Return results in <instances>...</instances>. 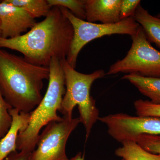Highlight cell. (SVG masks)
Listing matches in <instances>:
<instances>
[{
	"instance_id": "6da1fadb",
	"label": "cell",
	"mask_w": 160,
	"mask_h": 160,
	"mask_svg": "<svg viewBox=\"0 0 160 160\" xmlns=\"http://www.w3.org/2000/svg\"><path fill=\"white\" fill-rule=\"evenodd\" d=\"M74 31L70 21L62 8L52 7L42 22L18 37L0 38V48L16 50L22 53L29 62L49 67L52 59L66 58Z\"/></svg>"
},
{
	"instance_id": "7a4b0ae2",
	"label": "cell",
	"mask_w": 160,
	"mask_h": 160,
	"mask_svg": "<svg viewBox=\"0 0 160 160\" xmlns=\"http://www.w3.org/2000/svg\"><path fill=\"white\" fill-rule=\"evenodd\" d=\"M49 67L37 66L0 48V92L12 108L29 113L42 101Z\"/></svg>"
},
{
	"instance_id": "3957f363",
	"label": "cell",
	"mask_w": 160,
	"mask_h": 160,
	"mask_svg": "<svg viewBox=\"0 0 160 160\" xmlns=\"http://www.w3.org/2000/svg\"><path fill=\"white\" fill-rule=\"evenodd\" d=\"M49 68L47 91L39 105L30 112L28 125L19 132L16 142L18 151L32 152L36 147L41 129L52 122L62 119L58 114L66 92L65 75L61 60L52 58Z\"/></svg>"
},
{
	"instance_id": "277c9868",
	"label": "cell",
	"mask_w": 160,
	"mask_h": 160,
	"mask_svg": "<svg viewBox=\"0 0 160 160\" xmlns=\"http://www.w3.org/2000/svg\"><path fill=\"white\" fill-rule=\"evenodd\" d=\"M65 75L66 92L59 112L63 116L72 118V111L78 106L79 118L86 132V141L89 138L92 127L99 118V111L95 100L90 94V89L96 80L104 77L106 73L99 69L89 74L75 70L66 58L61 60Z\"/></svg>"
},
{
	"instance_id": "5b68a950",
	"label": "cell",
	"mask_w": 160,
	"mask_h": 160,
	"mask_svg": "<svg viewBox=\"0 0 160 160\" xmlns=\"http://www.w3.org/2000/svg\"><path fill=\"white\" fill-rule=\"evenodd\" d=\"M131 37L132 44L126 56L111 65L106 75L122 72L160 78V51L152 46L140 25Z\"/></svg>"
},
{
	"instance_id": "8992f818",
	"label": "cell",
	"mask_w": 160,
	"mask_h": 160,
	"mask_svg": "<svg viewBox=\"0 0 160 160\" xmlns=\"http://www.w3.org/2000/svg\"><path fill=\"white\" fill-rule=\"evenodd\" d=\"M61 8L63 13L70 21L74 31L73 39L66 59L74 69L79 53L89 42L105 36L113 34H127L132 36L139 26L133 17L113 24L89 22L76 17L68 9Z\"/></svg>"
},
{
	"instance_id": "52a82bcc",
	"label": "cell",
	"mask_w": 160,
	"mask_h": 160,
	"mask_svg": "<svg viewBox=\"0 0 160 160\" xmlns=\"http://www.w3.org/2000/svg\"><path fill=\"white\" fill-rule=\"evenodd\" d=\"M79 118L63 116L59 121L49 123L39 135L37 148L29 160H69L66 154L68 139L79 124Z\"/></svg>"
},
{
	"instance_id": "ba28073f",
	"label": "cell",
	"mask_w": 160,
	"mask_h": 160,
	"mask_svg": "<svg viewBox=\"0 0 160 160\" xmlns=\"http://www.w3.org/2000/svg\"><path fill=\"white\" fill-rule=\"evenodd\" d=\"M98 120L107 126L109 135L121 143L135 142L141 134L160 135L159 117L133 116L121 112L99 117Z\"/></svg>"
},
{
	"instance_id": "9c48e42d",
	"label": "cell",
	"mask_w": 160,
	"mask_h": 160,
	"mask_svg": "<svg viewBox=\"0 0 160 160\" xmlns=\"http://www.w3.org/2000/svg\"><path fill=\"white\" fill-rule=\"evenodd\" d=\"M35 19L22 8L0 2V29L4 39L18 37L35 25Z\"/></svg>"
},
{
	"instance_id": "30bf717a",
	"label": "cell",
	"mask_w": 160,
	"mask_h": 160,
	"mask_svg": "<svg viewBox=\"0 0 160 160\" xmlns=\"http://www.w3.org/2000/svg\"><path fill=\"white\" fill-rule=\"evenodd\" d=\"M122 0H86V20L89 22L113 24L120 20Z\"/></svg>"
},
{
	"instance_id": "8fae6325",
	"label": "cell",
	"mask_w": 160,
	"mask_h": 160,
	"mask_svg": "<svg viewBox=\"0 0 160 160\" xmlns=\"http://www.w3.org/2000/svg\"><path fill=\"white\" fill-rule=\"evenodd\" d=\"M9 112L12 122L9 131L0 140V160H5L11 153L17 151L18 135L26 128L30 118V112H21L14 108L9 109Z\"/></svg>"
},
{
	"instance_id": "7c38bea8",
	"label": "cell",
	"mask_w": 160,
	"mask_h": 160,
	"mask_svg": "<svg viewBox=\"0 0 160 160\" xmlns=\"http://www.w3.org/2000/svg\"><path fill=\"white\" fill-rule=\"evenodd\" d=\"M133 17L143 28L148 41L154 43L160 49V18L152 15L141 4L137 8Z\"/></svg>"
},
{
	"instance_id": "4fadbf2b",
	"label": "cell",
	"mask_w": 160,
	"mask_h": 160,
	"mask_svg": "<svg viewBox=\"0 0 160 160\" xmlns=\"http://www.w3.org/2000/svg\"><path fill=\"white\" fill-rule=\"evenodd\" d=\"M122 79L129 81L151 102L160 104V78L146 77L136 74H127Z\"/></svg>"
},
{
	"instance_id": "5bb4252c",
	"label": "cell",
	"mask_w": 160,
	"mask_h": 160,
	"mask_svg": "<svg viewBox=\"0 0 160 160\" xmlns=\"http://www.w3.org/2000/svg\"><path fill=\"white\" fill-rule=\"evenodd\" d=\"M116 149L115 154L125 160H160V155L146 151L133 141H125Z\"/></svg>"
},
{
	"instance_id": "9a60e30c",
	"label": "cell",
	"mask_w": 160,
	"mask_h": 160,
	"mask_svg": "<svg viewBox=\"0 0 160 160\" xmlns=\"http://www.w3.org/2000/svg\"><path fill=\"white\" fill-rule=\"evenodd\" d=\"M7 3L22 8L34 19L46 17L51 10L47 0H6Z\"/></svg>"
},
{
	"instance_id": "2e32d148",
	"label": "cell",
	"mask_w": 160,
	"mask_h": 160,
	"mask_svg": "<svg viewBox=\"0 0 160 160\" xmlns=\"http://www.w3.org/2000/svg\"><path fill=\"white\" fill-rule=\"evenodd\" d=\"M47 2L50 7L66 8L76 17L86 20V0H47Z\"/></svg>"
},
{
	"instance_id": "e0dca14e",
	"label": "cell",
	"mask_w": 160,
	"mask_h": 160,
	"mask_svg": "<svg viewBox=\"0 0 160 160\" xmlns=\"http://www.w3.org/2000/svg\"><path fill=\"white\" fill-rule=\"evenodd\" d=\"M12 108L0 92V140L6 135L11 126L12 118L9 110Z\"/></svg>"
},
{
	"instance_id": "ac0fdd59",
	"label": "cell",
	"mask_w": 160,
	"mask_h": 160,
	"mask_svg": "<svg viewBox=\"0 0 160 160\" xmlns=\"http://www.w3.org/2000/svg\"><path fill=\"white\" fill-rule=\"evenodd\" d=\"M134 106L138 116L160 118V104H154L148 100L139 99L135 101Z\"/></svg>"
},
{
	"instance_id": "d6986e66",
	"label": "cell",
	"mask_w": 160,
	"mask_h": 160,
	"mask_svg": "<svg viewBox=\"0 0 160 160\" xmlns=\"http://www.w3.org/2000/svg\"><path fill=\"white\" fill-rule=\"evenodd\" d=\"M135 142L146 151L153 154L160 155V135H140Z\"/></svg>"
},
{
	"instance_id": "ffe728a7",
	"label": "cell",
	"mask_w": 160,
	"mask_h": 160,
	"mask_svg": "<svg viewBox=\"0 0 160 160\" xmlns=\"http://www.w3.org/2000/svg\"><path fill=\"white\" fill-rule=\"evenodd\" d=\"M141 4L140 0H122L120 8V20L133 17L138 6Z\"/></svg>"
},
{
	"instance_id": "44dd1931",
	"label": "cell",
	"mask_w": 160,
	"mask_h": 160,
	"mask_svg": "<svg viewBox=\"0 0 160 160\" xmlns=\"http://www.w3.org/2000/svg\"><path fill=\"white\" fill-rule=\"evenodd\" d=\"M32 152L17 151L12 152L5 160H29Z\"/></svg>"
},
{
	"instance_id": "7402d4cb",
	"label": "cell",
	"mask_w": 160,
	"mask_h": 160,
	"mask_svg": "<svg viewBox=\"0 0 160 160\" xmlns=\"http://www.w3.org/2000/svg\"><path fill=\"white\" fill-rule=\"evenodd\" d=\"M69 160H85V155L82 152H79Z\"/></svg>"
},
{
	"instance_id": "603a6c76",
	"label": "cell",
	"mask_w": 160,
	"mask_h": 160,
	"mask_svg": "<svg viewBox=\"0 0 160 160\" xmlns=\"http://www.w3.org/2000/svg\"><path fill=\"white\" fill-rule=\"evenodd\" d=\"M157 17L160 18V13H159L157 15Z\"/></svg>"
},
{
	"instance_id": "cb8c5ba5",
	"label": "cell",
	"mask_w": 160,
	"mask_h": 160,
	"mask_svg": "<svg viewBox=\"0 0 160 160\" xmlns=\"http://www.w3.org/2000/svg\"><path fill=\"white\" fill-rule=\"evenodd\" d=\"M2 38V36H1V29H0V38Z\"/></svg>"
},
{
	"instance_id": "d4e9b609",
	"label": "cell",
	"mask_w": 160,
	"mask_h": 160,
	"mask_svg": "<svg viewBox=\"0 0 160 160\" xmlns=\"http://www.w3.org/2000/svg\"><path fill=\"white\" fill-rule=\"evenodd\" d=\"M121 160H125L123 159H122Z\"/></svg>"
}]
</instances>
